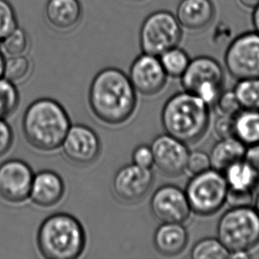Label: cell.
<instances>
[{
  "label": "cell",
  "mask_w": 259,
  "mask_h": 259,
  "mask_svg": "<svg viewBox=\"0 0 259 259\" xmlns=\"http://www.w3.org/2000/svg\"><path fill=\"white\" fill-rule=\"evenodd\" d=\"M65 194L63 180L57 172L45 170L34 175L29 197L40 207H52L60 203Z\"/></svg>",
  "instance_id": "ac0fdd59"
},
{
  "label": "cell",
  "mask_w": 259,
  "mask_h": 259,
  "mask_svg": "<svg viewBox=\"0 0 259 259\" xmlns=\"http://www.w3.org/2000/svg\"><path fill=\"white\" fill-rule=\"evenodd\" d=\"M14 142V133L5 119H0V157L10 150Z\"/></svg>",
  "instance_id": "836d02e7"
},
{
  "label": "cell",
  "mask_w": 259,
  "mask_h": 259,
  "mask_svg": "<svg viewBox=\"0 0 259 259\" xmlns=\"http://www.w3.org/2000/svg\"><path fill=\"white\" fill-rule=\"evenodd\" d=\"M66 109L52 98H39L29 105L22 119V130L28 144L41 151L61 147L70 128Z\"/></svg>",
  "instance_id": "7a4b0ae2"
},
{
  "label": "cell",
  "mask_w": 259,
  "mask_h": 259,
  "mask_svg": "<svg viewBox=\"0 0 259 259\" xmlns=\"http://www.w3.org/2000/svg\"><path fill=\"white\" fill-rule=\"evenodd\" d=\"M153 243L162 256H178L189 243V233L182 223H161L155 231Z\"/></svg>",
  "instance_id": "d6986e66"
},
{
  "label": "cell",
  "mask_w": 259,
  "mask_h": 259,
  "mask_svg": "<svg viewBox=\"0 0 259 259\" xmlns=\"http://www.w3.org/2000/svg\"><path fill=\"white\" fill-rule=\"evenodd\" d=\"M211 168L210 156L204 151H195L189 152L187 162V169L191 175H197Z\"/></svg>",
  "instance_id": "4dcf8cb0"
},
{
  "label": "cell",
  "mask_w": 259,
  "mask_h": 259,
  "mask_svg": "<svg viewBox=\"0 0 259 259\" xmlns=\"http://www.w3.org/2000/svg\"><path fill=\"white\" fill-rule=\"evenodd\" d=\"M239 2L242 4V6L249 9H254L259 5V0H239Z\"/></svg>",
  "instance_id": "8d00e7d4"
},
{
  "label": "cell",
  "mask_w": 259,
  "mask_h": 259,
  "mask_svg": "<svg viewBox=\"0 0 259 259\" xmlns=\"http://www.w3.org/2000/svg\"><path fill=\"white\" fill-rule=\"evenodd\" d=\"M215 13L211 0H181L175 16L182 28L189 31H200L210 26Z\"/></svg>",
  "instance_id": "e0dca14e"
},
{
  "label": "cell",
  "mask_w": 259,
  "mask_h": 259,
  "mask_svg": "<svg viewBox=\"0 0 259 259\" xmlns=\"http://www.w3.org/2000/svg\"><path fill=\"white\" fill-rule=\"evenodd\" d=\"M64 154L75 165H87L96 161L101 151L97 133L82 124L71 125L62 143Z\"/></svg>",
  "instance_id": "9a60e30c"
},
{
  "label": "cell",
  "mask_w": 259,
  "mask_h": 259,
  "mask_svg": "<svg viewBox=\"0 0 259 259\" xmlns=\"http://www.w3.org/2000/svg\"><path fill=\"white\" fill-rule=\"evenodd\" d=\"M214 130L221 139L235 137V116H219L214 123Z\"/></svg>",
  "instance_id": "1f68e13d"
},
{
  "label": "cell",
  "mask_w": 259,
  "mask_h": 259,
  "mask_svg": "<svg viewBox=\"0 0 259 259\" xmlns=\"http://www.w3.org/2000/svg\"><path fill=\"white\" fill-rule=\"evenodd\" d=\"M224 77V69L217 60L199 56L190 60L181 81L184 91L196 95L210 106L222 92Z\"/></svg>",
  "instance_id": "52a82bcc"
},
{
  "label": "cell",
  "mask_w": 259,
  "mask_h": 259,
  "mask_svg": "<svg viewBox=\"0 0 259 259\" xmlns=\"http://www.w3.org/2000/svg\"><path fill=\"white\" fill-rule=\"evenodd\" d=\"M37 246L46 258H78L86 246L84 228L73 215L53 214L39 228Z\"/></svg>",
  "instance_id": "277c9868"
},
{
  "label": "cell",
  "mask_w": 259,
  "mask_h": 259,
  "mask_svg": "<svg viewBox=\"0 0 259 259\" xmlns=\"http://www.w3.org/2000/svg\"><path fill=\"white\" fill-rule=\"evenodd\" d=\"M221 114L235 116L242 110V106L235 96L234 91H226L221 92L215 103Z\"/></svg>",
  "instance_id": "f546056e"
},
{
  "label": "cell",
  "mask_w": 259,
  "mask_h": 259,
  "mask_svg": "<svg viewBox=\"0 0 259 259\" xmlns=\"http://www.w3.org/2000/svg\"><path fill=\"white\" fill-rule=\"evenodd\" d=\"M235 137L251 146L259 144V111L242 109L235 116Z\"/></svg>",
  "instance_id": "7402d4cb"
},
{
  "label": "cell",
  "mask_w": 259,
  "mask_h": 259,
  "mask_svg": "<svg viewBox=\"0 0 259 259\" xmlns=\"http://www.w3.org/2000/svg\"><path fill=\"white\" fill-rule=\"evenodd\" d=\"M154 165L162 175L178 177L185 172L189 158V148L185 143L168 134L159 135L151 145Z\"/></svg>",
  "instance_id": "8fae6325"
},
{
  "label": "cell",
  "mask_w": 259,
  "mask_h": 259,
  "mask_svg": "<svg viewBox=\"0 0 259 259\" xmlns=\"http://www.w3.org/2000/svg\"><path fill=\"white\" fill-rule=\"evenodd\" d=\"M224 61L228 73L237 80L259 78V33L236 36L227 48Z\"/></svg>",
  "instance_id": "9c48e42d"
},
{
  "label": "cell",
  "mask_w": 259,
  "mask_h": 259,
  "mask_svg": "<svg viewBox=\"0 0 259 259\" xmlns=\"http://www.w3.org/2000/svg\"><path fill=\"white\" fill-rule=\"evenodd\" d=\"M158 58L165 74L174 78L182 77L190 62L188 53L178 46L167 50Z\"/></svg>",
  "instance_id": "cb8c5ba5"
},
{
  "label": "cell",
  "mask_w": 259,
  "mask_h": 259,
  "mask_svg": "<svg viewBox=\"0 0 259 259\" xmlns=\"http://www.w3.org/2000/svg\"><path fill=\"white\" fill-rule=\"evenodd\" d=\"M161 122L166 134L186 144H194L210 125V106L196 95L182 91L172 95L162 109Z\"/></svg>",
  "instance_id": "3957f363"
},
{
  "label": "cell",
  "mask_w": 259,
  "mask_h": 259,
  "mask_svg": "<svg viewBox=\"0 0 259 259\" xmlns=\"http://www.w3.org/2000/svg\"><path fill=\"white\" fill-rule=\"evenodd\" d=\"M254 208H255V210H256V212H257L259 215V195L256 196V201H255V206H254Z\"/></svg>",
  "instance_id": "f35d334b"
},
{
  "label": "cell",
  "mask_w": 259,
  "mask_h": 259,
  "mask_svg": "<svg viewBox=\"0 0 259 259\" xmlns=\"http://www.w3.org/2000/svg\"><path fill=\"white\" fill-rule=\"evenodd\" d=\"M135 1H144V0H135Z\"/></svg>",
  "instance_id": "ab89813d"
},
{
  "label": "cell",
  "mask_w": 259,
  "mask_h": 259,
  "mask_svg": "<svg viewBox=\"0 0 259 259\" xmlns=\"http://www.w3.org/2000/svg\"><path fill=\"white\" fill-rule=\"evenodd\" d=\"M28 38L22 28H14L8 35L0 39V51L8 57L23 55L28 49Z\"/></svg>",
  "instance_id": "484cf974"
},
{
  "label": "cell",
  "mask_w": 259,
  "mask_h": 259,
  "mask_svg": "<svg viewBox=\"0 0 259 259\" xmlns=\"http://www.w3.org/2000/svg\"><path fill=\"white\" fill-rule=\"evenodd\" d=\"M244 159L249 162L256 171L259 179V144H254L247 148Z\"/></svg>",
  "instance_id": "e575fe53"
},
{
  "label": "cell",
  "mask_w": 259,
  "mask_h": 259,
  "mask_svg": "<svg viewBox=\"0 0 259 259\" xmlns=\"http://www.w3.org/2000/svg\"><path fill=\"white\" fill-rule=\"evenodd\" d=\"M151 211L161 223H184L191 209L185 190L178 186L166 184L159 187L151 196Z\"/></svg>",
  "instance_id": "30bf717a"
},
{
  "label": "cell",
  "mask_w": 259,
  "mask_h": 259,
  "mask_svg": "<svg viewBox=\"0 0 259 259\" xmlns=\"http://www.w3.org/2000/svg\"><path fill=\"white\" fill-rule=\"evenodd\" d=\"M133 164L138 165L143 168L151 169L154 165L153 153L151 151V146L149 145H139L137 146L132 154Z\"/></svg>",
  "instance_id": "d6a6232c"
},
{
  "label": "cell",
  "mask_w": 259,
  "mask_h": 259,
  "mask_svg": "<svg viewBox=\"0 0 259 259\" xmlns=\"http://www.w3.org/2000/svg\"><path fill=\"white\" fill-rule=\"evenodd\" d=\"M82 8L79 0H48L46 6L47 21L61 31L74 28L81 21Z\"/></svg>",
  "instance_id": "ffe728a7"
},
{
  "label": "cell",
  "mask_w": 259,
  "mask_h": 259,
  "mask_svg": "<svg viewBox=\"0 0 259 259\" xmlns=\"http://www.w3.org/2000/svg\"><path fill=\"white\" fill-rule=\"evenodd\" d=\"M19 92L13 81L0 78V119H4L17 108Z\"/></svg>",
  "instance_id": "4316f807"
},
{
  "label": "cell",
  "mask_w": 259,
  "mask_h": 259,
  "mask_svg": "<svg viewBox=\"0 0 259 259\" xmlns=\"http://www.w3.org/2000/svg\"><path fill=\"white\" fill-rule=\"evenodd\" d=\"M228 184V197H232L239 205H249L254 189L259 184L256 171L245 159L229 165L223 172Z\"/></svg>",
  "instance_id": "2e32d148"
},
{
  "label": "cell",
  "mask_w": 259,
  "mask_h": 259,
  "mask_svg": "<svg viewBox=\"0 0 259 259\" xmlns=\"http://www.w3.org/2000/svg\"><path fill=\"white\" fill-rule=\"evenodd\" d=\"M4 65H5V58L2 52L0 51V78L3 77Z\"/></svg>",
  "instance_id": "74e56055"
},
{
  "label": "cell",
  "mask_w": 259,
  "mask_h": 259,
  "mask_svg": "<svg viewBox=\"0 0 259 259\" xmlns=\"http://www.w3.org/2000/svg\"><path fill=\"white\" fill-rule=\"evenodd\" d=\"M185 193L191 211L208 217L224 206L229 189L223 172L210 168L193 175L186 186Z\"/></svg>",
  "instance_id": "8992f818"
},
{
  "label": "cell",
  "mask_w": 259,
  "mask_h": 259,
  "mask_svg": "<svg viewBox=\"0 0 259 259\" xmlns=\"http://www.w3.org/2000/svg\"><path fill=\"white\" fill-rule=\"evenodd\" d=\"M217 237L230 253L249 252L259 244V215L250 205H235L217 225Z\"/></svg>",
  "instance_id": "5b68a950"
},
{
  "label": "cell",
  "mask_w": 259,
  "mask_h": 259,
  "mask_svg": "<svg viewBox=\"0 0 259 259\" xmlns=\"http://www.w3.org/2000/svg\"><path fill=\"white\" fill-rule=\"evenodd\" d=\"M233 91L242 109L259 111V78L238 80Z\"/></svg>",
  "instance_id": "d4e9b609"
},
{
  "label": "cell",
  "mask_w": 259,
  "mask_h": 259,
  "mask_svg": "<svg viewBox=\"0 0 259 259\" xmlns=\"http://www.w3.org/2000/svg\"><path fill=\"white\" fill-rule=\"evenodd\" d=\"M30 71V62L28 58L23 55L9 57L5 60L4 78L13 82L23 80Z\"/></svg>",
  "instance_id": "83f0119b"
},
{
  "label": "cell",
  "mask_w": 259,
  "mask_h": 259,
  "mask_svg": "<svg viewBox=\"0 0 259 259\" xmlns=\"http://www.w3.org/2000/svg\"><path fill=\"white\" fill-rule=\"evenodd\" d=\"M182 36V26L175 14L168 11H156L141 26V49L143 53L159 57L167 50L178 46Z\"/></svg>",
  "instance_id": "ba28073f"
},
{
  "label": "cell",
  "mask_w": 259,
  "mask_h": 259,
  "mask_svg": "<svg viewBox=\"0 0 259 259\" xmlns=\"http://www.w3.org/2000/svg\"><path fill=\"white\" fill-rule=\"evenodd\" d=\"M89 103L100 121L112 126L121 125L136 111L137 91L123 71L106 67L98 72L91 81Z\"/></svg>",
  "instance_id": "6da1fadb"
},
{
  "label": "cell",
  "mask_w": 259,
  "mask_h": 259,
  "mask_svg": "<svg viewBox=\"0 0 259 259\" xmlns=\"http://www.w3.org/2000/svg\"><path fill=\"white\" fill-rule=\"evenodd\" d=\"M128 77L136 91L147 97L159 94L167 81L159 58L144 53L134 60Z\"/></svg>",
  "instance_id": "4fadbf2b"
},
{
  "label": "cell",
  "mask_w": 259,
  "mask_h": 259,
  "mask_svg": "<svg viewBox=\"0 0 259 259\" xmlns=\"http://www.w3.org/2000/svg\"><path fill=\"white\" fill-rule=\"evenodd\" d=\"M17 28L14 8L7 0H0V39Z\"/></svg>",
  "instance_id": "f1b7e54d"
},
{
  "label": "cell",
  "mask_w": 259,
  "mask_h": 259,
  "mask_svg": "<svg viewBox=\"0 0 259 259\" xmlns=\"http://www.w3.org/2000/svg\"><path fill=\"white\" fill-rule=\"evenodd\" d=\"M230 251L218 237L199 240L190 251V256L193 259H226L230 258Z\"/></svg>",
  "instance_id": "603a6c76"
},
{
  "label": "cell",
  "mask_w": 259,
  "mask_h": 259,
  "mask_svg": "<svg viewBox=\"0 0 259 259\" xmlns=\"http://www.w3.org/2000/svg\"><path fill=\"white\" fill-rule=\"evenodd\" d=\"M247 146L235 137L222 138L214 144L210 156L211 168L224 172L235 162L244 158Z\"/></svg>",
  "instance_id": "44dd1931"
},
{
  "label": "cell",
  "mask_w": 259,
  "mask_h": 259,
  "mask_svg": "<svg viewBox=\"0 0 259 259\" xmlns=\"http://www.w3.org/2000/svg\"><path fill=\"white\" fill-rule=\"evenodd\" d=\"M34 174L26 162L9 159L0 165V196L10 203H21L30 195Z\"/></svg>",
  "instance_id": "7c38bea8"
},
{
  "label": "cell",
  "mask_w": 259,
  "mask_h": 259,
  "mask_svg": "<svg viewBox=\"0 0 259 259\" xmlns=\"http://www.w3.org/2000/svg\"><path fill=\"white\" fill-rule=\"evenodd\" d=\"M154 175L151 169L143 168L135 164L122 166L118 170L112 181V189L122 202H140L151 190Z\"/></svg>",
  "instance_id": "5bb4252c"
},
{
  "label": "cell",
  "mask_w": 259,
  "mask_h": 259,
  "mask_svg": "<svg viewBox=\"0 0 259 259\" xmlns=\"http://www.w3.org/2000/svg\"><path fill=\"white\" fill-rule=\"evenodd\" d=\"M251 21H252L253 27L255 28V31L259 33V5L253 9Z\"/></svg>",
  "instance_id": "d590c367"
}]
</instances>
